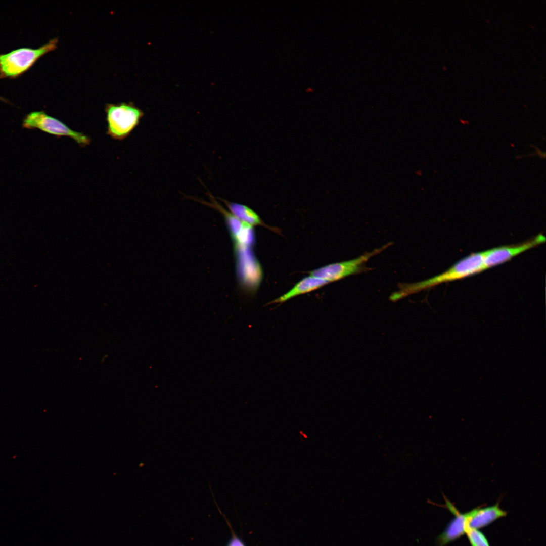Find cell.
<instances>
[{
	"label": "cell",
	"instance_id": "cell-8",
	"mask_svg": "<svg viewBox=\"0 0 546 546\" xmlns=\"http://www.w3.org/2000/svg\"><path fill=\"white\" fill-rule=\"evenodd\" d=\"M442 495L445 502L444 505L436 504L429 499L427 501L432 505L447 509L454 515L444 530L436 537L435 541L436 546H445L457 540L466 533L468 528L467 512L460 513L443 493Z\"/></svg>",
	"mask_w": 546,
	"mask_h": 546
},
{
	"label": "cell",
	"instance_id": "cell-14",
	"mask_svg": "<svg viewBox=\"0 0 546 546\" xmlns=\"http://www.w3.org/2000/svg\"><path fill=\"white\" fill-rule=\"evenodd\" d=\"M0 100H2V101H4V102H6V101H6V100H5V99H4L3 98H2V97H0Z\"/></svg>",
	"mask_w": 546,
	"mask_h": 546
},
{
	"label": "cell",
	"instance_id": "cell-9",
	"mask_svg": "<svg viewBox=\"0 0 546 546\" xmlns=\"http://www.w3.org/2000/svg\"><path fill=\"white\" fill-rule=\"evenodd\" d=\"M502 509L499 502L483 508L478 507L467 512L468 528L478 529L490 524L497 519L507 515Z\"/></svg>",
	"mask_w": 546,
	"mask_h": 546
},
{
	"label": "cell",
	"instance_id": "cell-7",
	"mask_svg": "<svg viewBox=\"0 0 546 546\" xmlns=\"http://www.w3.org/2000/svg\"><path fill=\"white\" fill-rule=\"evenodd\" d=\"M210 202L197 201L219 211L224 217L231 236L235 245L250 246L254 242V235L251 226L245 224L236 218L229 211L217 202L212 195L208 191Z\"/></svg>",
	"mask_w": 546,
	"mask_h": 546
},
{
	"label": "cell",
	"instance_id": "cell-13",
	"mask_svg": "<svg viewBox=\"0 0 546 546\" xmlns=\"http://www.w3.org/2000/svg\"><path fill=\"white\" fill-rule=\"evenodd\" d=\"M226 521L230 528L232 534L231 538L230 539L228 542L227 546H245L242 540L235 534L234 531L233 530V529L230 526L229 521L228 520Z\"/></svg>",
	"mask_w": 546,
	"mask_h": 546
},
{
	"label": "cell",
	"instance_id": "cell-5",
	"mask_svg": "<svg viewBox=\"0 0 546 546\" xmlns=\"http://www.w3.org/2000/svg\"><path fill=\"white\" fill-rule=\"evenodd\" d=\"M392 244L389 243L379 248L366 252L355 259L329 264L309 272L310 275L329 283L364 271L366 263L373 256L381 253Z\"/></svg>",
	"mask_w": 546,
	"mask_h": 546
},
{
	"label": "cell",
	"instance_id": "cell-6",
	"mask_svg": "<svg viewBox=\"0 0 546 546\" xmlns=\"http://www.w3.org/2000/svg\"><path fill=\"white\" fill-rule=\"evenodd\" d=\"M545 240V237L539 234L521 243L502 246L483 251L485 269L505 263L515 256L544 243Z\"/></svg>",
	"mask_w": 546,
	"mask_h": 546
},
{
	"label": "cell",
	"instance_id": "cell-10",
	"mask_svg": "<svg viewBox=\"0 0 546 546\" xmlns=\"http://www.w3.org/2000/svg\"><path fill=\"white\" fill-rule=\"evenodd\" d=\"M329 282L326 280L309 276L297 283L288 292L274 300L271 303H281L298 295L310 292L325 285Z\"/></svg>",
	"mask_w": 546,
	"mask_h": 546
},
{
	"label": "cell",
	"instance_id": "cell-3",
	"mask_svg": "<svg viewBox=\"0 0 546 546\" xmlns=\"http://www.w3.org/2000/svg\"><path fill=\"white\" fill-rule=\"evenodd\" d=\"M107 134L116 140L126 138L139 125L143 112L133 104H108L105 107Z\"/></svg>",
	"mask_w": 546,
	"mask_h": 546
},
{
	"label": "cell",
	"instance_id": "cell-2",
	"mask_svg": "<svg viewBox=\"0 0 546 546\" xmlns=\"http://www.w3.org/2000/svg\"><path fill=\"white\" fill-rule=\"evenodd\" d=\"M58 42L56 38L38 48L23 47L0 54V79L20 76L41 57L56 49Z\"/></svg>",
	"mask_w": 546,
	"mask_h": 546
},
{
	"label": "cell",
	"instance_id": "cell-4",
	"mask_svg": "<svg viewBox=\"0 0 546 546\" xmlns=\"http://www.w3.org/2000/svg\"><path fill=\"white\" fill-rule=\"evenodd\" d=\"M22 126L28 129H39L57 138L68 136L81 147L89 145L91 142V139L87 135L72 129L61 120L43 111H33L26 115Z\"/></svg>",
	"mask_w": 546,
	"mask_h": 546
},
{
	"label": "cell",
	"instance_id": "cell-12",
	"mask_svg": "<svg viewBox=\"0 0 546 546\" xmlns=\"http://www.w3.org/2000/svg\"><path fill=\"white\" fill-rule=\"evenodd\" d=\"M466 534L471 546H490L485 535L478 529L467 528Z\"/></svg>",
	"mask_w": 546,
	"mask_h": 546
},
{
	"label": "cell",
	"instance_id": "cell-1",
	"mask_svg": "<svg viewBox=\"0 0 546 546\" xmlns=\"http://www.w3.org/2000/svg\"><path fill=\"white\" fill-rule=\"evenodd\" d=\"M485 270L483 252L474 253L460 260L444 272L431 278L414 283H402L392 293L390 300L396 301L411 294L439 284L462 279Z\"/></svg>",
	"mask_w": 546,
	"mask_h": 546
},
{
	"label": "cell",
	"instance_id": "cell-11",
	"mask_svg": "<svg viewBox=\"0 0 546 546\" xmlns=\"http://www.w3.org/2000/svg\"><path fill=\"white\" fill-rule=\"evenodd\" d=\"M220 200L227 206L230 212L242 222L251 226L264 224L259 216L249 207L224 199Z\"/></svg>",
	"mask_w": 546,
	"mask_h": 546
}]
</instances>
